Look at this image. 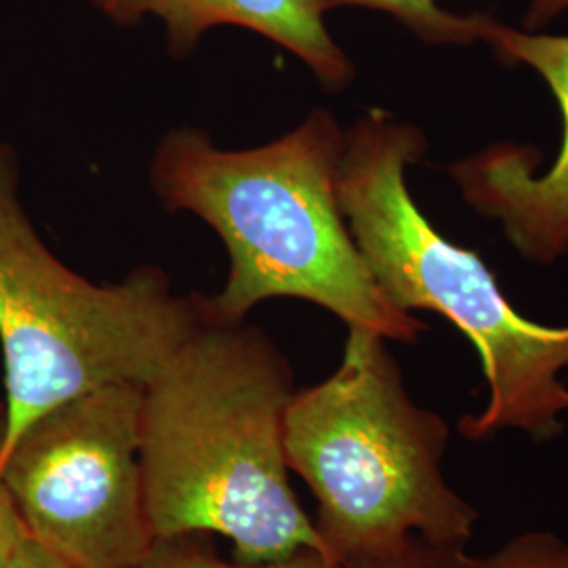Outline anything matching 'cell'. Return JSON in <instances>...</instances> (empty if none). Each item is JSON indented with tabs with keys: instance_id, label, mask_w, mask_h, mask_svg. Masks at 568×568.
<instances>
[{
	"instance_id": "6da1fadb",
	"label": "cell",
	"mask_w": 568,
	"mask_h": 568,
	"mask_svg": "<svg viewBox=\"0 0 568 568\" xmlns=\"http://www.w3.org/2000/svg\"><path fill=\"white\" fill-rule=\"evenodd\" d=\"M345 131L318 108L274 142L224 150L199 126L166 131L150 185L166 211L201 217L224 243V288L204 318L236 325L267 300L321 305L347 326L415 344L424 321L392 304L354 243L337 199Z\"/></svg>"
},
{
	"instance_id": "7a4b0ae2",
	"label": "cell",
	"mask_w": 568,
	"mask_h": 568,
	"mask_svg": "<svg viewBox=\"0 0 568 568\" xmlns=\"http://www.w3.org/2000/svg\"><path fill=\"white\" fill-rule=\"evenodd\" d=\"M293 394L291 365L262 328L204 318L143 386L140 466L156 539L222 535L244 565L326 556L288 483Z\"/></svg>"
},
{
	"instance_id": "3957f363",
	"label": "cell",
	"mask_w": 568,
	"mask_h": 568,
	"mask_svg": "<svg viewBox=\"0 0 568 568\" xmlns=\"http://www.w3.org/2000/svg\"><path fill=\"white\" fill-rule=\"evenodd\" d=\"M427 150L424 131L368 110L345 131L337 199L345 224L387 300L445 316L478 349L487 406L459 419L467 440L523 432L558 438L568 413V326L525 318L478 253L445 239L415 203L406 169Z\"/></svg>"
},
{
	"instance_id": "277c9868",
	"label": "cell",
	"mask_w": 568,
	"mask_h": 568,
	"mask_svg": "<svg viewBox=\"0 0 568 568\" xmlns=\"http://www.w3.org/2000/svg\"><path fill=\"white\" fill-rule=\"evenodd\" d=\"M448 440L447 422L408 396L386 337L347 326L335 373L284 415L286 466L318 501L326 556L356 568L415 539L467 548L478 514L448 485Z\"/></svg>"
},
{
	"instance_id": "5b68a950",
	"label": "cell",
	"mask_w": 568,
	"mask_h": 568,
	"mask_svg": "<svg viewBox=\"0 0 568 568\" xmlns=\"http://www.w3.org/2000/svg\"><path fill=\"white\" fill-rule=\"evenodd\" d=\"M156 265L95 284L42 243L20 201V163L0 142V459L47 410L112 384L148 386L203 325Z\"/></svg>"
},
{
	"instance_id": "8992f818",
	"label": "cell",
	"mask_w": 568,
	"mask_h": 568,
	"mask_svg": "<svg viewBox=\"0 0 568 568\" xmlns=\"http://www.w3.org/2000/svg\"><path fill=\"white\" fill-rule=\"evenodd\" d=\"M143 387L112 384L47 410L0 459L28 539L72 568H138L156 541L143 495Z\"/></svg>"
},
{
	"instance_id": "52a82bcc",
	"label": "cell",
	"mask_w": 568,
	"mask_h": 568,
	"mask_svg": "<svg viewBox=\"0 0 568 568\" xmlns=\"http://www.w3.org/2000/svg\"><path fill=\"white\" fill-rule=\"evenodd\" d=\"M480 42L499 61L527 63L548 82L565 116L562 145L544 175H535L532 148L508 142L450 164L448 173L476 213L501 222L525 260L554 264L568 253V37L516 30L487 16Z\"/></svg>"
},
{
	"instance_id": "ba28073f",
	"label": "cell",
	"mask_w": 568,
	"mask_h": 568,
	"mask_svg": "<svg viewBox=\"0 0 568 568\" xmlns=\"http://www.w3.org/2000/svg\"><path fill=\"white\" fill-rule=\"evenodd\" d=\"M121 28L156 18L166 28L169 53L183 60L215 28H243L293 53L325 89L354 81V63L326 30L316 0H87Z\"/></svg>"
},
{
	"instance_id": "9c48e42d",
	"label": "cell",
	"mask_w": 568,
	"mask_h": 568,
	"mask_svg": "<svg viewBox=\"0 0 568 568\" xmlns=\"http://www.w3.org/2000/svg\"><path fill=\"white\" fill-rule=\"evenodd\" d=\"M323 13L337 9H368L387 13L426 44L469 47L480 42L487 13L462 16L447 11L438 0H316Z\"/></svg>"
},
{
	"instance_id": "30bf717a",
	"label": "cell",
	"mask_w": 568,
	"mask_h": 568,
	"mask_svg": "<svg viewBox=\"0 0 568 568\" xmlns=\"http://www.w3.org/2000/svg\"><path fill=\"white\" fill-rule=\"evenodd\" d=\"M138 568H345L316 549L297 551L291 558L262 565H230L203 544V535H180L156 539Z\"/></svg>"
},
{
	"instance_id": "8fae6325",
	"label": "cell",
	"mask_w": 568,
	"mask_h": 568,
	"mask_svg": "<svg viewBox=\"0 0 568 568\" xmlns=\"http://www.w3.org/2000/svg\"><path fill=\"white\" fill-rule=\"evenodd\" d=\"M466 568H568V541L554 532H523L488 556H467Z\"/></svg>"
},
{
	"instance_id": "7c38bea8",
	"label": "cell",
	"mask_w": 568,
	"mask_h": 568,
	"mask_svg": "<svg viewBox=\"0 0 568 568\" xmlns=\"http://www.w3.org/2000/svg\"><path fill=\"white\" fill-rule=\"evenodd\" d=\"M467 556V548H445L415 539L408 548L387 560L356 568H466Z\"/></svg>"
},
{
	"instance_id": "4fadbf2b",
	"label": "cell",
	"mask_w": 568,
	"mask_h": 568,
	"mask_svg": "<svg viewBox=\"0 0 568 568\" xmlns=\"http://www.w3.org/2000/svg\"><path fill=\"white\" fill-rule=\"evenodd\" d=\"M0 436H2V405H0ZM26 541H28V532L21 523L20 511L16 508L0 476V568H7Z\"/></svg>"
},
{
	"instance_id": "5bb4252c",
	"label": "cell",
	"mask_w": 568,
	"mask_h": 568,
	"mask_svg": "<svg viewBox=\"0 0 568 568\" xmlns=\"http://www.w3.org/2000/svg\"><path fill=\"white\" fill-rule=\"evenodd\" d=\"M568 11V0H528L525 30L541 32L548 23Z\"/></svg>"
},
{
	"instance_id": "9a60e30c",
	"label": "cell",
	"mask_w": 568,
	"mask_h": 568,
	"mask_svg": "<svg viewBox=\"0 0 568 568\" xmlns=\"http://www.w3.org/2000/svg\"><path fill=\"white\" fill-rule=\"evenodd\" d=\"M7 568H72L65 565L55 554H51L49 549L42 548L39 544H34L32 539H28L20 551L13 556V560L7 565Z\"/></svg>"
}]
</instances>
